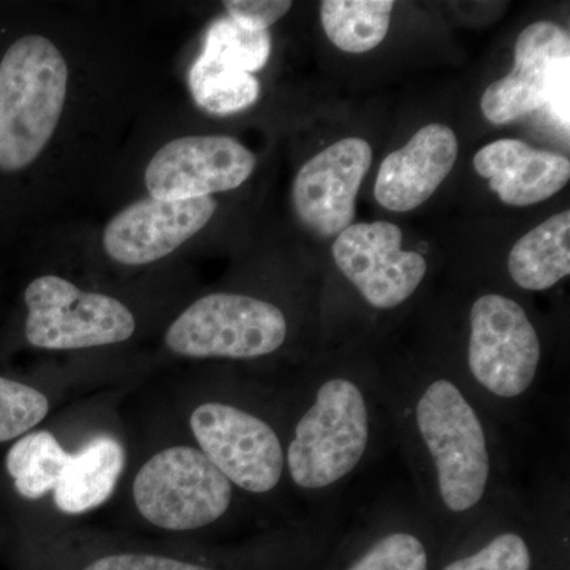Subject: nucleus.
Returning <instances> with one entry per match:
<instances>
[{"label": "nucleus", "mask_w": 570, "mask_h": 570, "mask_svg": "<svg viewBox=\"0 0 570 570\" xmlns=\"http://www.w3.org/2000/svg\"><path fill=\"white\" fill-rule=\"evenodd\" d=\"M381 376L412 494L448 547L513 487L508 438L452 366L381 370Z\"/></svg>", "instance_id": "obj_1"}, {"label": "nucleus", "mask_w": 570, "mask_h": 570, "mask_svg": "<svg viewBox=\"0 0 570 570\" xmlns=\"http://www.w3.org/2000/svg\"><path fill=\"white\" fill-rule=\"evenodd\" d=\"M285 438L287 479L299 493L333 502L392 441L381 370L321 367L299 387Z\"/></svg>", "instance_id": "obj_2"}, {"label": "nucleus", "mask_w": 570, "mask_h": 570, "mask_svg": "<svg viewBox=\"0 0 570 570\" xmlns=\"http://www.w3.org/2000/svg\"><path fill=\"white\" fill-rule=\"evenodd\" d=\"M543 348L527 307L489 292L469 307L466 347L452 370L504 433L524 431L538 403Z\"/></svg>", "instance_id": "obj_3"}, {"label": "nucleus", "mask_w": 570, "mask_h": 570, "mask_svg": "<svg viewBox=\"0 0 570 570\" xmlns=\"http://www.w3.org/2000/svg\"><path fill=\"white\" fill-rule=\"evenodd\" d=\"M569 490L510 487L445 547L436 570H570Z\"/></svg>", "instance_id": "obj_4"}, {"label": "nucleus", "mask_w": 570, "mask_h": 570, "mask_svg": "<svg viewBox=\"0 0 570 570\" xmlns=\"http://www.w3.org/2000/svg\"><path fill=\"white\" fill-rule=\"evenodd\" d=\"M69 69L51 40L14 41L0 62V170L31 165L51 140L67 97Z\"/></svg>", "instance_id": "obj_5"}, {"label": "nucleus", "mask_w": 570, "mask_h": 570, "mask_svg": "<svg viewBox=\"0 0 570 570\" xmlns=\"http://www.w3.org/2000/svg\"><path fill=\"white\" fill-rule=\"evenodd\" d=\"M287 316L275 303L243 294L206 295L176 318L165 344L190 358L257 360L287 343Z\"/></svg>", "instance_id": "obj_6"}, {"label": "nucleus", "mask_w": 570, "mask_h": 570, "mask_svg": "<svg viewBox=\"0 0 570 570\" xmlns=\"http://www.w3.org/2000/svg\"><path fill=\"white\" fill-rule=\"evenodd\" d=\"M132 493L138 512L154 527L193 531L227 515L235 487L200 449L178 445L142 464Z\"/></svg>", "instance_id": "obj_7"}, {"label": "nucleus", "mask_w": 570, "mask_h": 570, "mask_svg": "<svg viewBox=\"0 0 570 570\" xmlns=\"http://www.w3.org/2000/svg\"><path fill=\"white\" fill-rule=\"evenodd\" d=\"M190 430L198 449L235 489L265 497L287 479L285 439L257 412L228 401H206L190 415Z\"/></svg>", "instance_id": "obj_8"}, {"label": "nucleus", "mask_w": 570, "mask_h": 570, "mask_svg": "<svg viewBox=\"0 0 570 570\" xmlns=\"http://www.w3.org/2000/svg\"><path fill=\"white\" fill-rule=\"evenodd\" d=\"M444 550L414 494L389 497L341 531L322 570H436Z\"/></svg>", "instance_id": "obj_9"}, {"label": "nucleus", "mask_w": 570, "mask_h": 570, "mask_svg": "<svg viewBox=\"0 0 570 570\" xmlns=\"http://www.w3.org/2000/svg\"><path fill=\"white\" fill-rule=\"evenodd\" d=\"M570 37L551 21H539L520 33L515 63L508 77L483 92V116L491 124H509L550 107L569 130Z\"/></svg>", "instance_id": "obj_10"}, {"label": "nucleus", "mask_w": 570, "mask_h": 570, "mask_svg": "<svg viewBox=\"0 0 570 570\" xmlns=\"http://www.w3.org/2000/svg\"><path fill=\"white\" fill-rule=\"evenodd\" d=\"M26 337L48 351L110 346L132 337L135 318L119 299L82 292L55 275L37 277L26 288Z\"/></svg>", "instance_id": "obj_11"}, {"label": "nucleus", "mask_w": 570, "mask_h": 570, "mask_svg": "<svg viewBox=\"0 0 570 570\" xmlns=\"http://www.w3.org/2000/svg\"><path fill=\"white\" fill-rule=\"evenodd\" d=\"M401 245L403 232L385 220L352 224L333 245L341 275L362 302L379 313L406 305L426 277L425 257Z\"/></svg>", "instance_id": "obj_12"}, {"label": "nucleus", "mask_w": 570, "mask_h": 570, "mask_svg": "<svg viewBox=\"0 0 570 570\" xmlns=\"http://www.w3.org/2000/svg\"><path fill=\"white\" fill-rule=\"evenodd\" d=\"M257 157L225 135H195L165 145L146 168L145 183L157 200H193L227 193L253 175Z\"/></svg>", "instance_id": "obj_13"}, {"label": "nucleus", "mask_w": 570, "mask_h": 570, "mask_svg": "<svg viewBox=\"0 0 570 570\" xmlns=\"http://www.w3.org/2000/svg\"><path fill=\"white\" fill-rule=\"evenodd\" d=\"M373 164V148L351 137L328 146L303 165L292 198L302 223L317 235L337 236L355 219V202Z\"/></svg>", "instance_id": "obj_14"}, {"label": "nucleus", "mask_w": 570, "mask_h": 570, "mask_svg": "<svg viewBox=\"0 0 570 570\" xmlns=\"http://www.w3.org/2000/svg\"><path fill=\"white\" fill-rule=\"evenodd\" d=\"M216 208L213 197L145 198L112 217L105 228V253L122 265L153 264L197 235L212 220Z\"/></svg>", "instance_id": "obj_15"}, {"label": "nucleus", "mask_w": 570, "mask_h": 570, "mask_svg": "<svg viewBox=\"0 0 570 570\" xmlns=\"http://www.w3.org/2000/svg\"><path fill=\"white\" fill-rule=\"evenodd\" d=\"M459 148V138L445 124L422 127L381 164L374 186L377 204L395 213L425 204L452 171Z\"/></svg>", "instance_id": "obj_16"}, {"label": "nucleus", "mask_w": 570, "mask_h": 570, "mask_svg": "<svg viewBox=\"0 0 570 570\" xmlns=\"http://www.w3.org/2000/svg\"><path fill=\"white\" fill-rule=\"evenodd\" d=\"M474 168L489 179L501 202L519 208L549 200L570 178L568 157L510 138L483 146L475 154Z\"/></svg>", "instance_id": "obj_17"}, {"label": "nucleus", "mask_w": 570, "mask_h": 570, "mask_svg": "<svg viewBox=\"0 0 570 570\" xmlns=\"http://www.w3.org/2000/svg\"><path fill=\"white\" fill-rule=\"evenodd\" d=\"M126 464L121 442L111 436L94 438L63 468L52 494L58 509L80 515L108 501Z\"/></svg>", "instance_id": "obj_18"}, {"label": "nucleus", "mask_w": 570, "mask_h": 570, "mask_svg": "<svg viewBox=\"0 0 570 570\" xmlns=\"http://www.w3.org/2000/svg\"><path fill=\"white\" fill-rule=\"evenodd\" d=\"M510 279L523 291L546 292L570 275V212L554 214L512 247Z\"/></svg>", "instance_id": "obj_19"}, {"label": "nucleus", "mask_w": 570, "mask_h": 570, "mask_svg": "<svg viewBox=\"0 0 570 570\" xmlns=\"http://www.w3.org/2000/svg\"><path fill=\"white\" fill-rule=\"evenodd\" d=\"M393 7L392 0H325L321 21L336 48L362 55L387 37Z\"/></svg>", "instance_id": "obj_20"}, {"label": "nucleus", "mask_w": 570, "mask_h": 570, "mask_svg": "<svg viewBox=\"0 0 570 570\" xmlns=\"http://www.w3.org/2000/svg\"><path fill=\"white\" fill-rule=\"evenodd\" d=\"M195 104L213 115H232L253 107L261 96V82L253 73L234 69L202 51L189 71Z\"/></svg>", "instance_id": "obj_21"}, {"label": "nucleus", "mask_w": 570, "mask_h": 570, "mask_svg": "<svg viewBox=\"0 0 570 570\" xmlns=\"http://www.w3.org/2000/svg\"><path fill=\"white\" fill-rule=\"evenodd\" d=\"M70 453L50 431L26 434L10 449L7 471L14 489L26 499H40L55 490Z\"/></svg>", "instance_id": "obj_22"}, {"label": "nucleus", "mask_w": 570, "mask_h": 570, "mask_svg": "<svg viewBox=\"0 0 570 570\" xmlns=\"http://www.w3.org/2000/svg\"><path fill=\"white\" fill-rule=\"evenodd\" d=\"M204 52L234 69L254 73L264 69L272 55L268 31L243 28L232 18H217L206 32Z\"/></svg>", "instance_id": "obj_23"}, {"label": "nucleus", "mask_w": 570, "mask_h": 570, "mask_svg": "<svg viewBox=\"0 0 570 570\" xmlns=\"http://www.w3.org/2000/svg\"><path fill=\"white\" fill-rule=\"evenodd\" d=\"M50 412V401L39 390L0 377V442L24 436Z\"/></svg>", "instance_id": "obj_24"}, {"label": "nucleus", "mask_w": 570, "mask_h": 570, "mask_svg": "<svg viewBox=\"0 0 570 570\" xmlns=\"http://www.w3.org/2000/svg\"><path fill=\"white\" fill-rule=\"evenodd\" d=\"M224 6L228 18L253 31H268L292 9V2L285 0H228Z\"/></svg>", "instance_id": "obj_25"}, {"label": "nucleus", "mask_w": 570, "mask_h": 570, "mask_svg": "<svg viewBox=\"0 0 570 570\" xmlns=\"http://www.w3.org/2000/svg\"><path fill=\"white\" fill-rule=\"evenodd\" d=\"M85 570H217L194 562L178 561L156 554H110L94 561Z\"/></svg>", "instance_id": "obj_26"}]
</instances>
